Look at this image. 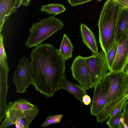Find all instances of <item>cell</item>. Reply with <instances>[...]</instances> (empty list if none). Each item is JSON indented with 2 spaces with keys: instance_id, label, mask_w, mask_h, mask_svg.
<instances>
[{
  "instance_id": "4",
  "label": "cell",
  "mask_w": 128,
  "mask_h": 128,
  "mask_svg": "<svg viewBox=\"0 0 128 128\" xmlns=\"http://www.w3.org/2000/svg\"><path fill=\"white\" fill-rule=\"evenodd\" d=\"M39 111L35 106L26 110H8L6 112V116L0 125V128H5L15 125L17 128H28Z\"/></svg>"
},
{
  "instance_id": "5",
  "label": "cell",
  "mask_w": 128,
  "mask_h": 128,
  "mask_svg": "<svg viewBox=\"0 0 128 128\" xmlns=\"http://www.w3.org/2000/svg\"><path fill=\"white\" fill-rule=\"evenodd\" d=\"M85 59L92 87H94L109 70L106 56L103 51L100 50Z\"/></svg>"
},
{
  "instance_id": "25",
  "label": "cell",
  "mask_w": 128,
  "mask_h": 128,
  "mask_svg": "<svg viewBox=\"0 0 128 128\" xmlns=\"http://www.w3.org/2000/svg\"><path fill=\"white\" fill-rule=\"evenodd\" d=\"M121 7L128 9V0H112Z\"/></svg>"
},
{
  "instance_id": "7",
  "label": "cell",
  "mask_w": 128,
  "mask_h": 128,
  "mask_svg": "<svg viewBox=\"0 0 128 128\" xmlns=\"http://www.w3.org/2000/svg\"><path fill=\"white\" fill-rule=\"evenodd\" d=\"M107 74L109 78L110 86L107 94L106 105L122 96L126 95L128 82V77L125 71H109Z\"/></svg>"
},
{
  "instance_id": "21",
  "label": "cell",
  "mask_w": 128,
  "mask_h": 128,
  "mask_svg": "<svg viewBox=\"0 0 128 128\" xmlns=\"http://www.w3.org/2000/svg\"><path fill=\"white\" fill-rule=\"evenodd\" d=\"M63 116L62 115L60 114L47 116L41 126L45 127L53 124L59 123Z\"/></svg>"
},
{
  "instance_id": "16",
  "label": "cell",
  "mask_w": 128,
  "mask_h": 128,
  "mask_svg": "<svg viewBox=\"0 0 128 128\" xmlns=\"http://www.w3.org/2000/svg\"><path fill=\"white\" fill-rule=\"evenodd\" d=\"M73 46L66 34H64L59 51L62 57L66 60L72 58Z\"/></svg>"
},
{
  "instance_id": "30",
  "label": "cell",
  "mask_w": 128,
  "mask_h": 128,
  "mask_svg": "<svg viewBox=\"0 0 128 128\" xmlns=\"http://www.w3.org/2000/svg\"><path fill=\"white\" fill-rule=\"evenodd\" d=\"M124 71L128 77V64L126 67Z\"/></svg>"
},
{
  "instance_id": "8",
  "label": "cell",
  "mask_w": 128,
  "mask_h": 128,
  "mask_svg": "<svg viewBox=\"0 0 128 128\" xmlns=\"http://www.w3.org/2000/svg\"><path fill=\"white\" fill-rule=\"evenodd\" d=\"M110 86L109 78L107 74L94 86L92 102L90 110L92 115L96 116L106 106Z\"/></svg>"
},
{
  "instance_id": "19",
  "label": "cell",
  "mask_w": 128,
  "mask_h": 128,
  "mask_svg": "<svg viewBox=\"0 0 128 128\" xmlns=\"http://www.w3.org/2000/svg\"><path fill=\"white\" fill-rule=\"evenodd\" d=\"M123 112H120L111 117H110L106 124L110 128H122L121 120L123 116Z\"/></svg>"
},
{
  "instance_id": "28",
  "label": "cell",
  "mask_w": 128,
  "mask_h": 128,
  "mask_svg": "<svg viewBox=\"0 0 128 128\" xmlns=\"http://www.w3.org/2000/svg\"><path fill=\"white\" fill-rule=\"evenodd\" d=\"M19 0V4L25 6H28L30 4L31 0Z\"/></svg>"
},
{
  "instance_id": "22",
  "label": "cell",
  "mask_w": 128,
  "mask_h": 128,
  "mask_svg": "<svg viewBox=\"0 0 128 128\" xmlns=\"http://www.w3.org/2000/svg\"><path fill=\"white\" fill-rule=\"evenodd\" d=\"M128 98V96H126L117 105L110 113V117H112L118 112L121 111L123 109L124 105Z\"/></svg>"
},
{
  "instance_id": "18",
  "label": "cell",
  "mask_w": 128,
  "mask_h": 128,
  "mask_svg": "<svg viewBox=\"0 0 128 128\" xmlns=\"http://www.w3.org/2000/svg\"><path fill=\"white\" fill-rule=\"evenodd\" d=\"M66 9L64 6L62 4L52 3L42 6L40 10L48 14H54L56 15L64 12Z\"/></svg>"
},
{
  "instance_id": "12",
  "label": "cell",
  "mask_w": 128,
  "mask_h": 128,
  "mask_svg": "<svg viewBox=\"0 0 128 128\" xmlns=\"http://www.w3.org/2000/svg\"><path fill=\"white\" fill-rule=\"evenodd\" d=\"M19 0H0V33L5 22L17 8Z\"/></svg>"
},
{
  "instance_id": "31",
  "label": "cell",
  "mask_w": 128,
  "mask_h": 128,
  "mask_svg": "<svg viewBox=\"0 0 128 128\" xmlns=\"http://www.w3.org/2000/svg\"><path fill=\"white\" fill-rule=\"evenodd\" d=\"M126 95L127 96H128V82L127 84V86L126 89ZM127 100H128V98Z\"/></svg>"
},
{
  "instance_id": "6",
  "label": "cell",
  "mask_w": 128,
  "mask_h": 128,
  "mask_svg": "<svg viewBox=\"0 0 128 128\" xmlns=\"http://www.w3.org/2000/svg\"><path fill=\"white\" fill-rule=\"evenodd\" d=\"M16 92L20 94L26 91V89L32 82V70L31 62L25 57L21 58L13 78Z\"/></svg>"
},
{
  "instance_id": "10",
  "label": "cell",
  "mask_w": 128,
  "mask_h": 128,
  "mask_svg": "<svg viewBox=\"0 0 128 128\" xmlns=\"http://www.w3.org/2000/svg\"><path fill=\"white\" fill-rule=\"evenodd\" d=\"M118 41L116 57L110 71L124 72L128 64V34L122 36Z\"/></svg>"
},
{
  "instance_id": "24",
  "label": "cell",
  "mask_w": 128,
  "mask_h": 128,
  "mask_svg": "<svg viewBox=\"0 0 128 128\" xmlns=\"http://www.w3.org/2000/svg\"><path fill=\"white\" fill-rule=\"evenodd\" d=\"M70 5L73 6L84 4L92 0H67Z\"/></svg>"
},
{
  "instance_id": "3",
  "label": "cell",
  "mask_w": 128,
  "mask_h": 128,
  "mask_svg": "<svg viewBox=\"0 0 128 128\" xmlns=\"http://www.w3.org/2000/svg\"><path fill=\"white\" fill-rule=\"evenodd\" d=\"M55 16L40 20L32 24L25 43L27 47L31 48L41 44L44 40L63 28L64 24Z\"/></svg>"
},
{
  "instance_id": "9",
  "label": "cell",
  "mask_w": 128,
  "mask_h": 128,
  "mask_svg": "<svg viewBox=\"0 0 128 128\" xmlns=\"http://www.w3.org/2000/svg\"><path fill=\"white\" fill-rule=\"evenodd\" d=\"M71 70L74 78L81 86L86 90L92 87L84 57L80 55L76 57L72 64Z\"/></svg>"
},
{
  "instance_id": "17",
  "label": "cell",
  "mask_w": 128,
  "mask_h": 128,
  "mask_svg": "<svg viewBox=\"0 0 128 128\" xmlns=\"http://www.w3.org/2000/svg\"><path fill=\"white\" fill-rule=\"evenodd\" d=\"M35 106L25 99H20L14 102H9L7 105V110H16L25 111L31 109Z\"/></svg>"
},
{
  "instance_id": "13",
  "label": "cell",
  "mask_w": 128,
  "mask_h": 128,
  "mask_svg": "<svg viewBox=\"0 0 128 128\" xmlns=\"http://www.w3.org/2000/svg\"><path fill=\"white\" fill-rule=\"evenodd\" d=\"M80 32L83 42L92 51V54L98 53V48L93 32L87 26L82 24L80 25Z\"/></svg>"
},
{
  "instance_id": "11",
  "label": "cell",
  "mask_w": 128,
  "mask_h": 128,
  "mask_svg": "<svg viewBox=\"0 0 128 128\" xmlns=\"http://www.w3.org/2000/svg\"><path fill=\"white\" fill-rule=\"evenodd\" d=\"M10 71L8 65L2 64L0 66V120L1 121L5 118L6 116V112L7 105L6 103V97L8 88L7 81L8 73Z\"/></svg>"
},
{
  "instance_id": "32",
  "label": "cell",
  "mask_w": 128,
  "mask_h": 128,
  "mask_svg": "<svg viewBox=\"0 0 128 128\" xmlns=\"http://www.w3.org/2000/svg\"><path fill=\"white\" fill-rule=\"evenodd\" d=\"M98 0V1H101V0Z\"/></svg>"
},
{
  "instance_id": "15",
  "label": "cell",
  "mask_w": 128,
  "mask_h": 128,
  "mask_svg": "<svg viewBox=\"0 0 128 128\" xmlns=\"http://www.w3.org/2000/svg\"><path fill=\"white\" fill-rule=\"evenodd\" d=\"M128 34V9L122 8L116 29L117 41L122 36Z\"/></svg>"
},
{
  "instance_id": "29",
  "label": "cell",
  "mask_w": 128,
  "mask_h": 128,
  "mask_svg": "<svg viewBox=\"0 0 128 128\" xmlns=\"http://www.w3.org/2000/svg\"><path fill=\"white\" fill-rule=\"evenodd\" d=\"M123 110L128 112V100H127L123 107Z\"/></svg>"
},
{
  "instance_id": "14",
  "label": "cell",
  "mask_w": 128,
  "mask_h": 128,
  "mask_svg": "<svg viewBox=\"0 0 128 128\" xmlns=\"http://www.w3.org/2000/svg\"><path fill=\"white\" fill-rule=\"evenodd\" d=\"M59 89H64L71 93L81 103L83 102V97L86 94V90L80 85L70 82L65 76L62 79L59 85Z\"/></svg>"
},
{
  "instance_id": "23",
  "label": "cell",
  "mask_w": 128,
  "mask_h": 128,
  "mask_svg": "<svg viewBox=\"0 0 128 128\" xmlns=\"http://www.w3.org/2000/svg\"><path fill=\"white\" fill-rule=\"evenodd\" d=\"M4 37L1 33L0 34V58H7L3 42Z\"/></svg>"
},
{
  "instance_id": "1",
  "label": "cell",
  "mask_w": 128,
  "mask_h": 128,
  "mask_svg": "<svg viewBox=\"0 0 128 128\" xmlns=\"http://www.w3.org/2000/svg\"><path fill=\"white\" fill-rule=\"evenodd\" d=\"M32 70V84L36 90L48 98L52 96L59 89L65 76L66 60L59 50L50 44H41L32 50L30 55Z\"/></svg>"
},
{
  "instance_id": "27",
  "label": "cell",
  "mask_w": 128,
  "mask_h": 128,
  "mask_svg": "<svg viewBox=\"0 0 128 128\" xmlns=\"http://www.w3.org/2000/svg\"><path fill=\"white\" fill-rule=\"evenodd\" d=\"M123 116L124 122L128 128V112L123 110Z\"/></svg>"
},
{
  "instance_id": "20",
  "label": "cell",
  "mask_w": 128,
  "mask_h": 128,
  "mask_svg": "<svg viewBox=\"0 0 128 128\" xmlns=\"http://www.w3.org/2000/svg\"><path fill=\"white\" fill-rule=\"evenodd\" d=\"M118 46V41L116 42L108 51L106 55L109 70H110L112 66L116 54Z\"/></svg>"
},
{
  "instance_id": "2",
  "label": "cell",
  "mask_w": 128,
  "mask_h": 128,
  "mask_svg": "<svg viewBox=\"0 0 128 128\" xmlns=\"http://www.w3.org/2000/svg\"><path fill=\"white\" fill-rule=\"evenodd\" d=\"M122 8L112 0H106L100 14L98 24L99 42L106 55L117 42V24Z\"/></svg>"
},
{
  "instance_id": "26",
  "label": "cell",
  "mask_w": 128,
  "mask_h": 128,
  "mask_svg": "<svg viewBox=\"0 0 128 128\" xmlns=\"http://www.w3.org/2000/svg\"><path fill=\"white\" fill-rule=\"evenodd\" d=\"M82 101L84 104L87 105L90 104L91 100L88 95L86 94L83 97Z\"/></svg>"
}]
</instances>
